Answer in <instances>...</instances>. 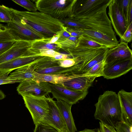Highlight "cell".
Listing matches in <instances>:
<instances>
[{
    "label": "cell",
    "instance_id": "1",
    "mask_svg": "<svg viewBox=\"0 0 132 132\" xmlns=\"http://www.w3.org/2000/svg\"><path fill=\"white\" fill-rule=\"evenodd\" d=\"M9 9L12 21L29 26L45 38L52 37L64 27L59 20L42 12L20 11L11 8Z\"/></svg>",
    "mask_w": 132,
    "mask_h": 132
},
{
    "label": "cell",
    "instance_id": "2",
    "mask_svg": "<svg viewBox=\"0 0 132 132\" xmlns=\"http://www.w3.org/2000/svg\"><path fill=\"white\" fill-rule=\"evenodd\" d=\"M95 105L94 117L103 123L115 129L118 122L124 121L132 125V120L126 112L118 94L107 90L100 95Z\"/></svg>",
    "mask_w": 132,
    "mask_h": 132
},
{
    "label": "cell",
    "instance_id": "3",
    "mask_svg": "<svg viewBox=\"0 0 132 132\" xmlns=\"http://www.w3.org/2000/svg\"><path fill=\"white\" fill-rule=\"evenodd\" d=\"M75 0H34L37 10L60 20L70 18Z\"/></svg>",
    "mask_w": 132,
    "mask_h": 132
},
{
    "label": "cell",
    "instance_id": "4",
    "mask_svg": "<svg viewBox=\"0 0 132 132\" xmlns=\"http://www.w3.org/2000/svg\"><path fill=\"white\" fill-rule=\"evenodd\" d=\"M106 10L89 16L75 19L86 26L88 29L98 31L117 40Z\"/></svg>",
    "mask_w": 132,
    "mask_h": 132
},
{
    "label": "cell",
    "instance_id": "5",
    "mask_svg": "<svg viewBox=\"0 0 132 132\" xmlns=\"http://www.w3.org/2000/svg\"><path fill=\"white\" fill-rule=\"evenodd\" d=\"M111 0H75L71 16L75 19L88 17L106 9Z\"/></svg>",
    "mask_w": 132,
    "mask_h": 132
},
{
    "label": "cell",
    "instance_id": "6",
    "mask_svg": "<svg viewBox=\"0 0 132 132\" xmlns=\"http://www.w3.org/2000/svg\"><path fill=\"white\" fill-rule=\"evenodd\" d=\"M25 106L30 112L34 124L42 121L48 113L49 107L45 96H37L31 94H22Z\"/></svg>",
    "mask_w": 132,
    "mask_h": 132
},
{
    "label": "cell",
    "instance_id": "7",
    "mask_svg": "<svg viewBox=\"0 0 132 132\" xmlns=\"http://www.w3.org/2000/svg\"><path fill=\"white\" fill-rule=\"evenodd\" d=\"M53 98L63 101L71 105L84 99L87 91L74 90L59 84L49 83Z\"/></svg>",
    "mask_w": 132,
    "mask_h": 132
},
{
    "label": "cell",
    "instance_id": "8",
    "mask_svg": "<svg viewBox=\"0 0 132 132\" xmlns=\"http://www.w3.org/2000/svg\"><path fill=\"white\" fill-rule=\"evenodd\" d=\"M14 40L34 41L44 38L35 30L25 25L19 24L13 21L6 26Z\"/></svg>",
    "mask_w": 132,
    "mask_h": 132
},
{
    "label": "cell",
    "instance_id": "9",
    "mask_svg": "<svg viewBox=\"0 0 132 132\" xmlns=\"http://www.w3.org/2000/svg\"><path fill=\"white\" fill-rule=\"evenodd\" d=\"M108 14L112 25L121 38L128 27L117 0H111L108 6Z\"/></svg>",
    "mask_w": 132,
    "mask_h": 132
},
{
    "label": "cell",
    "instance_id": "10",
    "mask_svg": "<svg viewBox=\"0 0 132 132\" xmlns=\"http://www.w3.org/2000/svg\"><path fill=\"white\" fill-rule=\"evenodd\" d=\"M18 94H31L37 96H45L51 93L49 83L38 82L34 79L25 80L20 83L17 88Z\"/></svg>",
    "mask_w": 132,
    "mask_h": 132
},
{
    "label": "cell",
    "instance_id": "11",
    "mask_svg": "<svg viewBox=\"0 0 132 132\" xmlns=\"http://www.w3.org/2000/svg\"><path fill=\"white\" fill-rule=\"evenodd\" d=\"M47 100L49 111L41 122L53 127L58 132L66 129V125L56 102L50 97H47Z\"/></svg>",
    "mask_w": 132,
    "mask_h": 132
},
{
    "label": "cell",
    "instance_id": "12",
    "mask_svg": "<svg viewBox=\"0 0 132 132\" xmlns=\"http://www.w3.org/2000/svg\"><path fill=\"white\" fill-rule=\"evenodd\" d=\"M132 69V59L114 62L104 65L102 76L107 79L119 77Z\"/></svg>",
    "mask_w": 132,
    "mask_h": 132
},
{
    "label": "cell",
    "instance_id": "13",
    "mask_svg": "<svg viewBox=\"0 0 132 132\" xmlns=\"http://www.w3.org/2000/svg\"><path fill=\"white\" fill-rule=\"evenodd\" d=\"M131 59L132 50L128 46V43L121 41L115 47L109 49L104 62L105 64L116 61Z\"/></svg>",
    "mask_w": 132,
    "mask_h": 132
},
{
    "label": "cell",
    "instance_id": "14",
    "mask_svg": "<svg viewBox=\"0 0 132 132\" xmlns=\"http://www.w3.org/2000/svg\"><path fill=\"white\" fill-rule=\"evenodd\" d=\"M34 41H16L9 49L0 55V64L20 57L31 55L29 53L28 50Z\"/></svg>",
    "mask_w": 132,
    "mask_h": 132
},
{
    "label": "cell",
    "instance_id": "15",
    "mask_svg": "<svg viewBox=\"0 0 132 132\" xmlns=\"http://www.w3.org/2000/svg\"><path fill=\"white\" fill-rule=\"evenodd\" d=\"M42 56L30 55L20 57L0 64V75L28 64Z\"/></svg>",
    "mask_w": 132,
    "mask_h": 132
},
{
    "label": "cell",
    "instance_id": "16",
    "mask_svg": "<svg viewBox=\"0 0 132 132\" xmlns=\"http://www.w3.org/2000/svg\"><path fill=\"white\" fill-rule=\"evenodd\" d=\"M96 77L86 74H77L73 78L64 82L62 86L74 90L87 91Z\"/></svg>",
    "mask_w": 132,
    "mask_h": 132
},
{
    "label": "cell",
    "instance_id": "17",
    "mask_svg": "<svg viewBox=\"0 0 132 132\" xmlns=\"http://www.w3.org/2000/svg\"><path fill=\"white\" fill-rule=\"evenodd\" d=\"M79 31L83 35L108 48H113L119 43L118 40H114L101 32L91 29L79 28Z\"/></svg>",
    "mask_w": 132,
    "mask_h": 132
},
{
    "label": "cell",
    "instance_id": "18",
    "mask_svg": "<svg viewBox=\"0 0 132 132\" xmlns=\"http://www.w3.org/2000/svg\"><path fill=\"white\" fill-rule=\"evenodd\" d=\"M56 104L59 109L68 132H76L77 131L71 112L72 105L65 102L57 100Z\"/></svg>",
    "mask_w": 132,
    "mask_h": 132
},
{
    "label": "cell",
    "instance_id": "19",
    "mask_svg": "<svg viewBox=\"0 0 132 132\" xmlns=\"http://www.w3.org/2000/svg\"><path fill=\"white\" fill-rule=\"evenodd\" d=\"M35 71L39 73L64 76H70L73 74H79L80 70L77 66L63 68L59 65L51 67L35 69Z\"/></svg>",
    "mask_w": 132,
    "mask_h": 132
},
{
    "label": "cell",
    "instance_id": "20",
    "mask_svg": "<svg viewBox=\"0 0 132 132\" xmlns=\"http://www.w3.org/2000/svg\"><path fill=\"white\" fill-rule=\"evenodd\" d=\"M38 59L28 64L16 69L9 76L12 79L20 81V82L26 80L34 79L35 77L34 67Z\"/></svg>",
    "mask_w": 132,
    "mask_h": 132
},
{
    "label": "cell",
    "instance_id": "21",
    "mask_svg": "<svg viewBox=\"0 0 132 132\" xmlns=\"http://www.w3.org/2000/svg\"><path fill=\"white\" fill-rule=\"evenodd\" d=\"M34 79L37 82H45L62 85L63 84L74 77L77 74L64 76L39 73L35 71Z\"/></svg>",
    "mask_w": 132,
    "mask_h": 132
},
{
    "label": "cell",
    "instance_id": "22",
    "mask_svg": "<svg viewBox=\"0 0 132 132\" xmlns=\"http://www.w3.org/2000/svg\"><path fill=\"white\" fill-rule=\"evenodd\" d=\"M51 38H44L34 40L28 49L29 53L40 56L39 52L42 50L52 49L58 52L60 49L57 45L49 43Z\"/></svg>",
    "mask_w": 132,
    "mask_h": 132
},
{
    "label": "cell",
    "instance_id": "23",
    "mask_svg": "<svg viewBox=\"0 0 132 132\" xmlns=\"http://www.w3.org/2000/svg\"><path fill=\"white\" fill-rule=\"evenodd\" d=\"M118 94L126 112L132 120V92H128L121 89Z\"/></svg>",
    "mask_w": 132,
    "mask_h": 132
},
{
    "label": "cell",
    "instance_id": "24",
    "mask_svg": "<svg viewBox=\"0 0 132 132\" xmlns=\"http://www.w3.org/2000/svg\"><path fill=\"white\" fill-rule=\"evenodd\" d=\"M59 60L52 57L42 56L35 64L34 67V71L37 69L47 68L58 65L57 62Z\"/></svg>",
    "mask_w": 132,
    "mask_h": 132
},
{
    "label": "cell",
    "instance_id": "25",
    "mask_svg": "<svg viewBox=\"0 0 132 132\" xmlns=\"http://www.w3.org/2000/svg\"><path fill=\"white\" fill-rule=\"evenodd\" d=\"M117 1L127 26L128 19L131 20L132 19V0Z\"/></svg>",
    "mask_w": 132,
    "mask_h": 132
},
{
    "label": "cell",
    "instance_id": "26",
    "mask_svg": "<svg viewBox=\"0 0 132 132\" xmlns=\"http://www.w3.org/2000/svg\"><path fill=\"white\" fill-rule=\"evenodd\" d=\"M104 46L102 45L91 40L83 35L79 37L76 46L87 48H95Z\"/></svg>",
    "mask_w": 132,
    "mask_h": 132
},
{
    "label": "cell",
    "instance_id": "27",
    "mask_svg": "<svg viewBox=\"0 0 132 132\" xmlns=\"http://www.w3.org/2000/svg\"><path fill=\"white\" fill-rule=\"evenodd\" d=\"M109 49L103 51L90 61L81 71L80 74H84L87 73L94 65L103 60L106 53Z\"/></svg>",
    "mask_w": 132,
    "mask_h": 132
},
{
    "label": "cell",
    "instance_id": "28",
    "mask_svg": "<svg viewBox=\"0 0 132 132\" xmlns=\"http://www.w3.org/2000/svg\"><path fill=\"white\" fill-rule=\"evenodd\" d=\"M79 37L71 36L68 39L62 42L54 44L57 45L60 49L64 51L76 47Z\"/></svg>",
    "mask_w": 132,
    "mask_h": 132
},
{
    "label": "cell",
    "instance_id": "29",
    "mask_svg": "<svg viewBox=\"0 0 132 132\" xmlns=\"http://www.w3.org/2000/svg\"><path fill=\"white\" fill-rule=\"evenodd\" d=\"M104 65L103 60L94 65L87 73L84 74L95 76L97 77L102 76Z\"/></svg>",
    "mask_w": 132,
    "mask_h": 132
},
{
    "label": "cell",
    "instance_id": "30",
    "mask_svg": "<svg viewBox=\"0 0 132 132\" xmlns=\"http://www.w3.org/2000/svg\"><path fill=\"white\" fill-rule=\"evenodd\" d=\"M12 18L9 7L0 5V22L7 23L12 21Z\"/></svg>",
    "mask_w": 132,
    "mask_h": 132
},
{
    "label": "cell",
    "instance_id": "31",
    "mask_svg": "<svg viewBox=\"0 0 132 132\" xmlns=\"http://www.w3.org/2000/svg\"><path fill=\"white\" fill-rule=\"evenodd\" d=\"M59 20L63 24L64 26L88 29L86 26L73 18H67Z\"/></svg>",
    "mask_w": 132,
    "mask_h": 132
},
{
    "label": "cell",
    "instance_id": "32",
    "mask_svg": "<svg viewBox=\"0 0 132 132\" xmlns=\"http://www.w3.org/2000/svg\"><path fill=\"white\" fill-rule=\"evenodd\" d=\"M12 1L30 12H35L37 10L35 4L30 0H12Z\"/></svg>",
    "mask_w": 132,
    "mask_h": 132
},
{
    "label": "cell",
    "instance_id": "33",
    "mask_svg": "<svg viewBox=\"0 0 132 132\" xmlns=\"http://www.w3.org/2000/svg\"><path fill=\"white\" fill-rule=\"evenodd\" d=\"M34 132H58L50 125L41 122L35 125Z\"/></svg>",
    "mask_w": 132,
    "mask_h": 132
},
{
    "label": "cell",
    "instance_id": "34",
    "mask_svg": "<svg viewBox=\"0 0 132 132\" xmlns=\"http://www.w3.org/2000/svg\"><path fill=\"white\" fill-rule=\"evenodd\" d=\"M115 129L116 132H132V125L121 121L116 123Z\"/></svg>",
    "mask_w": 132,
    "mask_h": 132
},
{
    "label": "cell",
    "instance_id": "35",
    "mask_svg": "<svg viewBox=\"0 0 132 132\" xmlns=\"http://www.w3.org/2000/svg\"><path fill=\"white\" fill-rule=\"evenodd\" d=\"M14 40L9 32L6 27L0 23V42Z\"/></svg>",
    "mask_w": 132,
    "mask_h": 132
},
{
    "label": "cell",
    "instance_id": "36",
    "mask_svg": "<svg viewBox=\"0 0 132 132\" xmlns=\"http://www.w3.org/2000/svg\"><path fill=\"white\" fill-rule=\"evenodd\" d=\"M132 23L128 26L121 38V41L128 43L130 42L132 39Z\"/></svg>",
    "mask_w": 132,
    "mask_h": 132
},
{
    "label": "cell",
    "instance_id": "37",
    "mask_svg": "<svg viewBox=\"0 0 132 132\" xmlns=\"http://www.w3.org/2000/svg\"><path fill=\"white\" fill-rule=\"evenodd\" d=\"M15 40L5 41L0 42V55L9 49L14 44Z\"/></svg>",
    "mask_w": 132,
    "mask_h": 132
},
{
    "label": "cell",
    "instance_id": "38",
    "mask_svg": "<svg viewBox=\"0 0 132 132\" xmlns=\"http://www.w3.org/2000/svg\"><path fill=\"white\" fill-rule=\"evenodd\" d=\"M9 73H7L0 75V85L6 84H13L15 82H20V81L19 80L10 78L8 76Z\"/></svg>",
    "mask_w": 132,
    "mask_h": 132
},
{
    "label": "cell",
    "instance_id": "39",
    "mask_svg": "<svg viewBox=\"0 0 132 132\" xmlns=\"http://www.w3.org/2000/svg\"><path fill=\"white\" fill-rule=\"evenodd\" d=\"M66 31L70 34L71 36L79 37L83 34L79 31V28L64 26Z\"/></svg>",
    "mask_w": 132,
    "mask_h": 132
},
{
    "label": "cell",
    "instance_id": "40",
    "mask_svg": "<svg viewBox=\"0 0 132 132\" xmlns=\"http://www.w3.org/2000/svg\"><path fill=\"white\" fill-rule=\"evenodd\" d=\"M70 36V34L66 31L64 26L63 29L61 31V35L59 38L54 43L62 42L68 39Z\"/></svg>",
    "mask_w": 132,
    "mask_h": 132
},
{
    "label": "cell",
    "instance_id": "41",
    "mask_svg": "<svg viewBox=\"0 0 132 132\" xmlns=\"http://www.w3.org/2000/svg\"><path fill=\"white\" fill-rule=\"evenodd\" d=\"M59 53L52 49H46L42 50L39 51V54L40 56H46L53 58L54 56Z\"/></svg>",
    "mask_w": 132,
    "mask_h": 132
},
{
    "label": "cell",
    "instance_id": "42",
    "mask_svg": "<svg viewBox=\"0 0 132 132\" xmlns=\"http://www.w3.org/2000/svg\"><path fill=\"white\" fill-rule=\"evenodd\" d=\"M100 132H116L114 128L100 122Z\"/></svg>",
    "mask_w": 132,
    "mask_h": 132
},
{
    "label": "cell",
    "instance_id": "43",
    "mask_svg": "<svg viewBox=\"0 0 132 132\" xmlns=\"http://www.w3.org/2000/svg\"><path fill=\"white\" fill-rule=\"evenodd\" d=\"M53 58L57 60H60L71 58L68 54H62L59 52L54 56Z\"/></svg>",
    "mask_w": 132,
    "mask_h": 132
},
{
    "label": "cell",
    "instance_id": "44",
    "mask_svg": "<svg viewBox=\"0 0 132 132\" xmlns=\"http://www.w3.org/2000/svg\"><path fill=\"white\" fill-rule=\"evenodd\" d=\"M61 31L51 38L49 42V43L51 44H54L58 40L61 35Z\"/></svg>",
    "mask_w": 132,
    "mask_h": 132
},
{
    "label": "cell",
    "instance_id": "45",
    "mask_svg": "<svg viewBox=\"0 0 132 132\" xmlns=\"http://www.w3.org/2000/svg\"><path fill=\"white\" fill-rule=\"evenodd\" d=\"M78 132H100L99 128H95L94 129H85Z\"/></svg>",
    "mask_w": 132,
    "mask_h": 132
},
{
    "label": "cell",
    "instance_id": "46",
    "mask_svg": "<svg viewBox=\"0 0 132 132\" xmlns=\"http://www.w3.org/2000/svg\"><path fill=\"white\" fill-rule=\"evenodd\" d=\"M6 96V95L2 91L0 90V100L4 98Z\"/></svg>",
    "mask_w": 132,
    "mask_h": 132
},
{
    "label": "cell",
    "instance_id": "47",
    "mask_svg": "<svg viewBox=\"0 0 132 132\" xmlns=\"http://www.w3.org/2000/svg\"><path fill=\"white\" fill-rule=\"evenodd\" d=\"M60 132H68L67 129H65V130H64L63 131H61Z\"/></svg>",
    "mask_w": 132,
    "mask_h": 132
}]
</instances>
